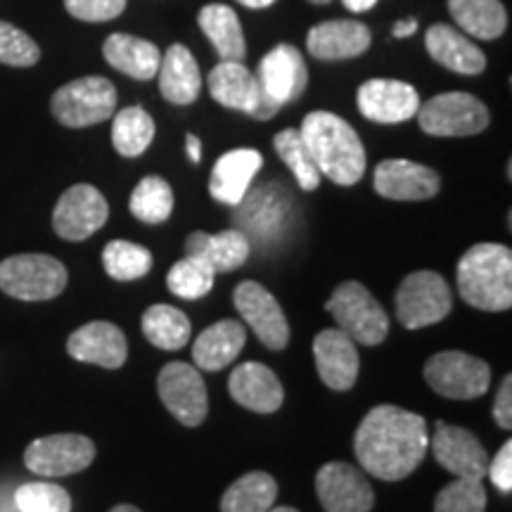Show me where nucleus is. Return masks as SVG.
<instances>
[{"label":"nucleus","mask_w":512,"mask_h":512,"mask_svg":"<svg viewBox=\"0 0 512 512\" xmlns=\"http://www.w3.org/2000/svg\"><path fill=\"white\" fill-rule=\"evenodd\" d=\"M427 446L425 418L392 403L375 406L354 434L358 463L382 482H399L418 470Z\"/></svg>","instance_id":"1"},{"label":"nucleus","mask_w":512,"mask_h":512,"mask_svg":"<svg viewBox=\"0 0 512 512\" xmlns=\"http://www.w3.org/2000/svg\"><path fill=\"white\" fill-rule=\"evenodd\" d=\"M299 133L320 176H328L337 185H356L366 174V147L349 121L318 110L306 114Z\"/></svg>","instance_id":"2"},{"label":"nucleus","mask_w":512,"mask_h":512,"mask_svg":"<svg viewBox=\"0 0 512 512\" xmlns=\"http://www.w3.org/2000/svg\"><path fill=\"white\" fill-rule=\"evenodd\" d=\"M458 292L479 311H508L512 306V252L496 242L470 247L458 261Z\"/></svg>","instance_id":"3"},{"label":"nucleus","mask_w":512,"mask_h":512,"mask_svg":"<svg viewBox=\"0 0 512 512\" xmlns=\"http://www.w3.org/2000/svg\"><path fill=\"white\" fill-rule=\"evenodd\" d=\"M254 76L261 95L254 119L261 121L275 117L285 105L302 98L306 83H309V69H306L304 57L290 43H280L271 53L261 57Z\"/></svg>","instance_id":"4"},{"label":"nucleus","mask_w":512,"mask_h":512,"mask_svg":"<svg viewBox=\"0 0 512 512\" xmlns=\"http://www.w3.org/2000/svg\"><path fill=\"white\" fill-rule=\"evenodd\" d=\"M67 268L48 254H17L0 264V290L22 302H48L67 287Z\"/></svg>","instance_id":"5"},{"label":"nucleus","mask_w":512,"mask_h":512,"mask_svg":"<svg viewBox=\"0 0 512 512\" xmlns=\"http://www.w3.org/2000/svg\"><path fill=\"white\" fill-rule=\"evenodd\" d=\"M330 316L337 320L339 330L358 344L377 347L389 335V318L382 304L356 280L342 283L332 292V297L325 304Z\"/></svg>","instance_id":"6"},{"label":"nucleus","mask_w":512,"mask_h":512,"mask_svg":"<svg viewBox=\"0 0 512 512\" xmlns=\"http://www.w3.org/2000/svg\"><path fill=\"white\" fill-rule=\"evenodd\" d=\"M50 110L67 128L95 126L117 112V88L105 76H83L57 88Z\"/></svg>","instance_id":"7"},{"label":"nucleus","mask_w":512,"mask_h":512,"mask_svg":"<svg viewBox=\"0 0 512 512\" xmlns=\"http://www.w3.org/2000/svg\"><path fill=\"white\" fill-rule=\"evenodd\" d=\"M415 117H418L420 128L427 136L437 138L477 136L491 121L484 102L463 91L434 95L432 100L420 105Z\"/></svg>","instance_id":"8"},{"label":"nucleus","mask_w":512,"mask_h":512,"mask_svg":"<svg viewBox=\"0 0 512 512\" xmlns=\"http://www.w3.org/2000/svg\"><path fill=\"white\" fill-rule=\"evenodd\" d=\"M453 309L446 280L434 271H415L396 292V318L403 328L420 330L441 323Z\"/></svg>","instance_id":"9"},{"label":"nucleus","mask_w":512,"mask_h":512,"mask_svg":"<svg viewBox=\"0 0 512 512\" xmlns=\"http://www.w3.org/2000/svg\"><path fill=\"white\" fill-rule=\"evenodd\" d=\"M425 380L444 399L470 401L486 394L491 384L489 363L463 351H441L425 363Z\"/></svg>","instance_id":"10"},{"label":"nucleus","mask_w":512,"mask_h":512,"mask_svg":"<svg viewBox=\"0 0 512 512\" xmlns=\"http://www.w3.org/2000/svg\"><path fill=\"white\" fill-rule=\"evenodd\" d=\"M159 399L185 427H200L207 420L209 396L200 370L183 361L166 363L157 377Z\"/></svg>","instance_id":"11"},{"label":"nucleus","mask_w":512,"mask_h":512,"mask_svg":"<svg viewBox=\"0 0 512 512\" xmlns=\"http://www.w3.org/2000/svg\"><path fill=\"white\" fill-rule=\"evenodd\" d=\"M110 219V204L95 185H72L55 204L53 228L62 240L81 242L105 226Z\"/></svg>","instance_id":"12"},{"label":"nucleus","mask_w":512,"mask_h":512,"mask_svg":"<svg viewBox=\"0 0 512 512\" xmlns=\"http://www.w3.org/2000/svg\"><path fill=\"white\" fill-rule=\"evenodd\" d=\"M95 460V444L83 434H53L31 441L24 465L38 477H67L83 472Z\"/></svg>","instance_id":"13"},{"label":"nucleus","mask_w":512,"mask_h":512,"mask_svg":"<svg viewBox=\"0 0 512 512\" xmlns=\"http://www.w3.org/2000/svg\"><path fill=\"white\" fill-rule=\"evenodd\" d=\"M233 304L242 320L254 330L259 342L273 351H283L290 342V323L287 316L275 302V297L264 285L245 280L235 287Z\"/></svg>","instance_id":"14"},{"label":"nucleus","mask_w":512,"mask_h":512,"mask_svg":"<svg viewBox=\"0 0 512 512\" xmlns=\"http://www.w3.org/2000/svg\"><path fill=\"white\" fill-rule=\"evenodd\" d=\"M316 491L325 512H370L375 505V491L366 475L339 460L320 467Z\"/></svg>","instance_id":"15"},{"label":"nucleus","mask_w":512,"mask_h":512,"mask_svg":"<svg viewBox=\"0 0 512 512\" xmlns=\"http://www.w3.org/2000/svg\"><path fill=\"white\" fill-rule=\"evenodd\" d=\"M373 183L377 195L394 202L432 200L441 188L437 171L411 159H384L377 164Z\"/></svg>","instance_id":"16"},{"label":"nucleus","mask_w":512,"mask_h":512,"mask_svg":"<svg viewBox=\"0 0 512 512\" xmlns=\"http://www.w3.org/2000/svg\"><path fill=\"white\" fill-rule=\"evenodd\" d=\"M432 453L446 472L458 479H477L482 482L489 467V453L475 434L465 427H453L437 422V432L432 437Z\"/></svg>","instance_id":"17"},{"label":"nucleus","mask_w":512,"mask_h":512,"mask_svg":"<svg viewBox=\"0 0 512 512\" xmlns=\"http://www.w3.org/2000/svg\"><path fill=\"white\" fill-rule=\"evenodd\" d=\"M358 110L377 124H401L420 110V95L411 83L396 79H370L358 88Z\"/></svg>","instance_id":"18"},{"label":"nucleus","mask_w":512,"mask_h":512,"mask_svg":"<svg viewBox=\"0 0 512 512\" xmlns=\"http://www.w3.org/2000/svg\"><path fill=\"white\" fill-rule=\"evenodd\" d=\"M313 358H316V368L320 380L332 392H347L358 380V351L356 342L347 332L339 328L318 332L313 339Z\"/></svg>","instance_id":"19"},{"label":"nucleus","mask_w":512,"mask_h":512,"mask_svg":"<svg viewBox=\"0 0 512 512\" xmlns=\"http://www.w3.org/2000/svg\"><path fill=\"white\" fill-rule=\"evenodd\" d=\"M67 351L81 363L117 370L128 358V342L117 325L107 323V320H95V323L81 325L69 335Z\"/></svg>","instance_id":"20"},{"label":"nucleus","mask_w":512,"mask_h":512,"mask_svg":"<svg viewBox=\"0 0 512 512\" xmlns=\"http://www.w3.org/2000/svg\"><path fill=\"white\" fill-rule=\"evenodd\" d=\"M370 41H373V34L366 24L356 22V19H330L309 31L306 50L316 60H351V57L366 53Z\"/></svg>","instance_id":"21"},{"label":"nucleus","mask_w":512,"mask_h":512,"mask_svg":"<svg viewBox=\"0 0 512 512\" xmlns=\"http://www.w3.org/2000/svg\"><path fill=\"white\" fill-rule=\"evenodd\" d=\"M264 157L259 150L252 147H240V150H230L226 155L216 159L214 171H211L209 192L216 202L228 204V207H240L245 200L249 185L254 176L259 174Z\"/></svg>","instance_id":"22"},{"label":"nucleus","mask_w":512,"mask_h":512,"mask_svg":"<svg viewBox=\"0 0 512 512\" xmlns=\"http://www.w3.org/2000/svg\"><path fill=\"white\" fill-rule=\"evenodd\" d=\"M230 396L238 401L242 408L254 413H275L283 406L285 392L278 377L264 363L247 361L233 370L228 382Z\"/></svg>","instance_id":"23"},{"label":"nucleus","mask_w":512,"mask_h":512,"mask_svg":"<svg viewBox=\"0 0 512 512\" xmlns=\"http://www.w3.org/2000/svg\"><path fill=\"white\" fill-rule=\"evenodd\" d=\"M207 83L211 98L228 110L245 112L249 117H254V112L259 110V83L242 62L221 60L209 72Z\"/></svg>","instance_id":"24"},{"label":"nucleus","mask_w":512,"mask_h":512,"mask_svg":"<svg viewBox=\"0 0 512 512\" xmlns=\"http://www.w3.org/2000/svg\"><path fill=\"white\" fill-rule=\"evenodd\" d=\"M425 48L434 62L456 74L477 76L486 69V55L482 50L448 24H434L427 29Z\"/></svg>","instance_id":"25"},{"label":"nucleus","mask_w":512,"mask_h":512,"mask_svg":"<svg viewBox=\"0 0 512 512\" xmlns=\"http://www.w3.org/2000/svg\"><path fill=\"white\" fill-rule=\"evenodd\" d=\"M159 93L171 105H192L200 98L202 74L197 67L195 57L181 43L171 46L159 60Z\"/></svg>","instance_id":"26"},{"label":"nucleus","mask_w":512,"mask_h":512,"mask_svg":"<svg viewBox=\"0 0 512 512\" xmlns=\"http://www.w3.org/2000/svg\"><path fill=\"white\" fill-rule=\"evenodd\" d=\"M185 252L209 264L214 273H230L249 259L252 242L242 230H223L216 235L195 230L185 240Z\"/></svg>","instance_id":"27"},{"label":"nucleus","mask_w":512,"mask_h":512,"mask_svg":"<svg viewBox=\"0 0 512 512\" xmlns=\"http://www.w3.org/2000/svg\"><path fill=\"white\" fill-rule=\"evenodd\" d=\"M245 342L247 332L238 320H219V323L209 325L207 330L200 332V337L195 339V347H192L195 366L207 370V373L223 370L240 356Z\"/></svg>","instance_id":"28"},{"label":"nucleus","mask_w":512,"mask_h":512,"mask_svg":"<svg viewBox=\"0 0 512 512\" xmlns=\"http://www.w3.org/2000/svg\"><path fill=\"white\" fill-rule=\"evenodd\" d=\"M240 204L242 209V223L249 233L259 235V238H275L292 209V200L287 190L280 183H268L264 188L252 192V197H245Z\"/></svg>","instance_id":"29"},{"label":"nucleus","mask_w":512,"mask_h":512,"mask_svg":"<svg viewBox=\"0 0 512 512\" xmlns=\"http://www.w3.org/2000/svg\"><path fill=\"white\" fill-rule=\"evenodd\" d=\"M102 55L121 74L138 81H150L157 76L162 53L155 43L131 34H112L102 46Z\"/></svg>","instance_id":"30"},{"label":"nucleus","mask_w":512,"mask_h":512,"mask_svg":"<svg viewBox=\"0 0 512 512\" xmlns=\"http://www.w3.org/2000/svg\"><path fill=\"white\" fill-rule=\"evenodd\" d=\"M197 24H200L204 36L211 41V46L216 48V53H219L221 60H233V62L245 60L247 55L245 34H242L240 19L230 5H223V3L204 5L200 15H197Z\"/></svg>","instance_id":"31"},{"label":"nucleus","mask_w":512,"mask_h":512,"mask_svg":"<svg viewBox=\"0 0 512 512\" xmlns=\"http://www.w3.org/2000/svg\"><path fill=\"white\" fill-rule=\"evenodd\" d=\"M451 17L465 34L496 41L508 29V10L501 0H448Z\"/></svg>","instance_id":"32"},{"label":"nucleus","mask_w":512,"mask_h":512,"mask_svg":"<svg viewBox=\"0 0 512 512\" xmlns=\"http://www.w3.org/2000/svg\"><path fill=\"white\" fill-rule=\"evenodd\" d=\"M143 335L152 347L164 351H178L190 342L192 325L181 309L169 304H155L143 313L140 320Z\"/></svg>","instance_id":"33"},{"label":"nucleus","mask_w":512,"mask_h":512,"mask_svg":"<svg viewBox=\"0 0 512 512\" xmlns=\"http://www.w3.org/2000/svg\"><path fill=\"white\" fill-rule=\"evenodd\" d=\"M278 498V484L268 472H247L228 486L221 512H268Z\"/></svg>","instance_id":"34"},{"label":"nucleus","mask_w":512,"mask_h":512,"mask_svg":"<svg viewBox=\"0 0 512 512\" xmlns=\"http://www.w3.org/2000/svg\"><path fill=\"white\" fill-rule=\"evenodd\" d=\"M155 119L143 107H126L114 114L112 143L121 157H140L155 140Z\"/></svg>","instance_id":"35"},{"label":"nucleus","mask_w":512,"mask_h":512,"mask_svg":"<svg viewBox=\"0 0 512 512\" xmlns=\"http://www.w3.org/2000/svg\"><path fill=\"white\" fill-rule=\"evenodd\" d=\"M128 209L138 221L159 226L174 211V190L162 176H145L131 192Z\"/></svg>","instance_id":"36"},{"label":"nucleus","mask_w":512,"mask_h":512,"mask_svg":"<svg viewBox=\"0 0 512 512\" xmlns=\"http://www.w3.org/2000/svg\"><path fill=\"white\" fill-rule=\"evenodd\" d=\"M273 150L278 152V157L287 164V169L292 171L294 181L299 183V188L311 192L320 185V171L316 162H313L309 147H306L302 133L297 128H285L278 136L273 138Z\"/></svg>","instance_id":"37"},{"label":"nucleus","mask_w":512,"mask_h":512,"mask_svg":"<svg viewBox=\"0 0 512 512\" xmlns=\"http://www.w3.org/2000/svg\"><path fill=\"white\" fill-rule=\"evenodd\" d=\"M102 266L119 283L145 278L152 268L150 249L128 240H112L102 249Z\"/></svg>","instance_id":"38"},{"label":"nucleus","mask_w":512,"mask_h":512,"mask_svg":"<svg viewBox=\"0 0 512 512\" xmlns=\"http://www.w3.org/2000/svg\"><path fill=\"white\" fill-rule=\"evenodd\" d=\"M214 268L209 264H204L202 259L197 256H185V259L176 261L171 266L169 275H166V287H169L171 294L176 297L188 299V302H195V299L207 297L214 287Z\"/></svg>","instance_id":"39"},{"label":"nucleus","mask_w":512,"mask_h":512,"mask_svg":"<svg viewBox=\"0 0 512 512\" xmlns=\"http://www.w3.org/2000/svg\"><path fill=\"white\" fill-rule=\"evenodd\" d=\"M19 512H72V498L62 486L50 482L22 484L15 491Z\"/></svg>","instance_id":"40"},{"label":"nucleus","mask_w":512,"mask_h":512,"mask_svg":"<svg viewBox=\"0 0 512 512\" xmlns=\"http://www.w3.org/2000/svg\"><path fill=\"white\" fill-rule=\"evenodd\" d=\"M434 512H486V489L477 479H456L439 491Z\"/></svg>","instance_id":"41"},{"label":"nucleus","mask_w":512,"mask_h":512,"mask_svg":"<svg viewBox=\"0 0 512 512\" xmlns=\"http://www.w3.org/2000/svg\"><path fill=\"white\" fill-rule=\"evenodd\" d=\"M41 60V48L22 29L0 19V62L8 67H34Z\"/></svg>","instance_id":"42"},{"label":"nucleus","mask_w":512,"mask_h":512,"mask_svg":"<svg viewBox=\"0 0 512 512\" xmlns=\"http://www.w3.org/2000/svg\"><path fill=\"white\" fill-rule=\"evenodd\" d=\"M64 8L81 22H110L126 10V0H64Z\"/></svg>","instance_id":"43"},{"label":"nucleus","mask_w":512,"mask_h":512,"mask_svg":"<svg viewBox=\"0 0 512 512\" xmlns=\"http://www.w3.org/2000/svg\"><path fill=\"white\" fill-rule=\"evenodd\" d=\"M486 475L491 477V482H494L498 491L510 494L512 491V441H505L501 451L496 453V458L489 460Z\"/></svg>","instance_id":"44"},{"label":"nucleus","mask_w":512,"mask_h":512,"mask_svg":"<svg viewBox=\"0 0 512 512\" xmlns=\"http://www.w3.org/2000/svg\"><path fill=\"white\" fill-rule=\"evenodd\" d=\"M494 420L501 430L512 427V377L505 375L494 401Z\"/></svg>","instance_id":"45"},{"label":"nucleus","mask_w":512,"mask_h":512,"mask_svg":"<svg viewBox=\"0 0 512 512\" xmlns=\"http://www.w3.org/2000/svg\"><path fill=\"white\" fill-rule=\"evenodd\" d=\"M185 150H188V157L192 164H200L202 159V140L195 136V133H188V138H185Z\"/></svg>","instance_id":"46"},{"label":"nucleus","mask_w":512,"mask_h":512,"mask_svg":"<svg viewBox=\"0 0 512 512\" xmlns=\"http://www.w3.org/2000/svg\"><path fill=\"white\" fill-rule=\"evenodd\" d=\"M418 31V19H401L394 24V36L396 38H408Z\"/></svg>","instance_id":"47"},{"label":"nucleus","mask_w":512,"mask_h":512,"mask_svg":"<svg viewBox=\"0 0 512 512\" xmlns=\"http://www.w3.org/2000/svg\"><path fill=\"white\" fill-rule=\"evenodd\" d=\"M342 3L349 12H356V15H361V12L373 10L377 5V0H342Z\"/></svg>","instance_id":"48"},{"label":"nucleus","mask_w":512,"mask_h":512,"mask_svg":"<svg viewBox=\"0 0 512 512\" xmlns=\"http://www.w3.org/2000/svg\"><path fill=\"white\" fill-rule=\"evenodd\" d=\"M238 3L245 5V8H252V10H261V8H268V5H273L275 0H238Z\"/></svg>","instance_id":"49"},{"label":"nucleus","mask_w":512,"mask_h":512,"mask_svg":"<svg viewBox=\"0 0 512 512\" xmlns=\"http://www.w3.org/2000/svg\"><path fill=\"white\" fill-rule=\"evenodd\" d=\"M110 512H140L136 505H128V503H121V505H114Z\"/></svg>","instance_id":"50"},{"label":"nucleus","mask_w":512,"mask_h":512,"mask_svg":"<svg viewBox=\"0 0 512 512\" xmlns=\"http://www.w3.org/2000/svg\"><path fill=\"white\" fill-rule=\"evenodd\" d=\"M268 512H299V510L290 508V505H280V508H271Z\"/></svg>","instance_id":"51"},{"label":"nucleus","mask_w":512,"mask_h":512,"mask_svg":"<svg viewBox=\"0 0 512 512\" xmlns=\"http://www.w3.org/2000/svg\"><path fill=\"white\" fill-rule=\"evenodd\" d=\"M309 3H316V5H328L332 0H309Z\"/></svg>","instance_id":"52"}]
</instances>
